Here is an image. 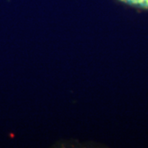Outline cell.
I'll use <instances>...</instances> for the list:
<instances>
[{"mask_svg": "<svg viewBox=\"0 0 148 148\" xmlns=\"http://www.w3.org/2000/svg\"><path fill=\"white\" fill-rule=\"evenodd\" d=\"M127 4L148 9V0H120Z\"/></svg>", "mask_w": 148, "mask_h": 148, "instance_id": "cell-1", "label": "cell"}]
</instances>
